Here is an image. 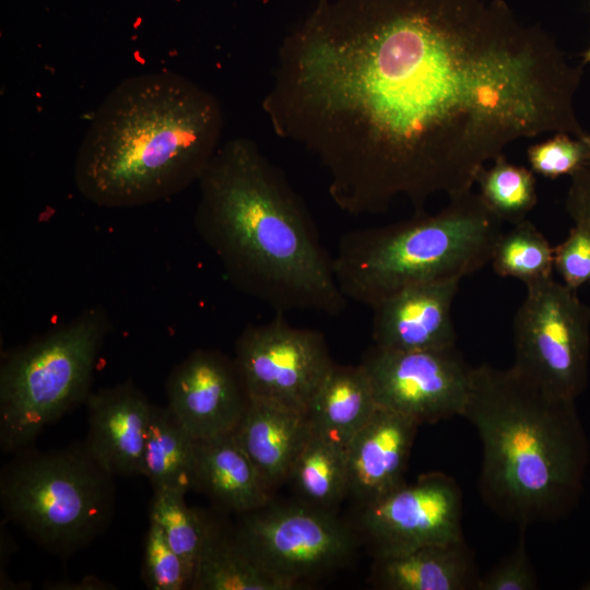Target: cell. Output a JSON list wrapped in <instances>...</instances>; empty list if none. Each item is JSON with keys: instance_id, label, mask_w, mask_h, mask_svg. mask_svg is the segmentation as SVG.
Listing matches in <instances>:
<instances>
[{"instance_id": "obj_28", "label": "cell", "mask_w": 590, "mask_h": 590, "mask_svg": "<svg viewBox=\"0 0 590 590\" xmlns=\"http://www.w3.org/2000/svg\"><path fill=\"white\" fill-rule=\"evenodd\" d=\"M142 571L143 580L153 590H182L191 586L185 563L152 519L145 538Z\"/></svg>"}, {"instance_id": "obj_10", "label": "cell", "mask_w": 590, "mask_h": 590, "mask_svg": "<svg viewBox=\"0 0 590 590\" xmlns=\"http://www.w3.org/2000/svg\"><path fill=\"white\" fill-rule=\"evenodd\" d=\"M234 361L249 398L306 413L334 364L323 333L292 326L285 314L248 324Z\"/></svg>"}, {"instance_id": "obj_29", "label": "cell", "mask_w": 590, "mask_h": 590, "mask_svg": "<svg viewBox=\"0 0 590 590\" xmlns=\"http://www.w3.org/2000/svg\"><path fill=\"white\" fill-rule=\"evenodd\" d=\"M554 270L562 283L577 291L590 284V231L574 224L566 238L554 247Z\"/></svg>"}, {"instance_id": "obj_2", "label": "cell", "mask_w": 590, "mask_h": 590, "mask_svg": "<svg viewBox=\"0 0 590 590\" xmlns=\"http://www.w3.org/2000/svg\"><path fill=\"white\" fill-rule=\"evenodd\" d=\"M198 185L194 227L235 288L275 314L345 310L307 205L253 140L222 143Z\"/></svg>"}, {"instance_id": "obj_12", "label": "cell", "mask_w": 590, "mask_h": 590, "mask_svg": "<svg viewBox=\"0 0 590 590\" xmlns=\"http://www.w3.org/2000/svg\"><path fill=\"white\" fill-rule=\"evenodd\" d=\"M357 531L374 557L462 541L461 489L445 473L422 474L358 508Z\"/></svg>"}, {"instance_id": "obj_14", "label": "cell", "mask_w": 590, "mask_h": 590, "mask_svg": "<svg viewBox=\"0 0 590 590\" xmlns=\"http://www.w3.org/2000/svg\"><path fill=\"white\" fill-rule=\"evenodd\" d=\"M460 279L416 284L371 307L374 345L389 351L456 346L451 308Z\"/></svg>"}, {"instance_id": "obj_17", "label": "cell", "mask_w": 590, "mask_h": 590, "mask_svg": "<svg viewBox=\"0 0 590 590\" xmlns=\"http://www.w3.org/2000/svg\"><path fill=\"white\" fill-rule=\"evenodd\" d=\"M261 476L274 489L291 469L311 434L306 413L249 398L233 432Z\"/></svg>"}, {"instance_id": "obj_21", "label": "cell", "mask_w": 590, "mask_h": 590, "mask_svg": "<svg viewBox=\"0 0 590 590\" xmlns=\"http://www.w3.org/2000/svg\"><path fill=\"white\" fill-rule=\"evenodd\" d=\"M153 492L198 489L197 440L167 406L153 405L142 461Z\"/></svg>"}, {"instance_id": "obj_23", "label": "cell", "mask_w": 590, "mask_h": 590, "mask_svg": "<svg viewBox=\"0 0 590 590\" xmlns=\"http://www.w3.org/2000/svg\"><path fill=\"white\" fill-rule=\"evenodd\" d=\"M287 481L292 482L300 502L333 511L347 498L345 448L311 429Z\"/></svg>"}, {"instance_id": "obj_13", "label": "cell", "mask_w": 590, "mask_h": 590, "mask_svg": "<svg viewBox=\"0 0 590 590\" xmlns=\"http://www.w3.org/2000/svg\"><path fill=\"white\" fill-rule=\"evenodd\" d=\"M167 408L196 439L231 434L248 404L234 358L209 349L191 352L166 381Z\"/></svg>"}, {"instance_id": "obj_8", "label": "cell", "mask_w": 590, "mask_h": 590, "mask_svg": "<svg viewBox=\"0 0 590 590\" xmlns=\"http://www.w3.org/2000/svg\"><path fill=\"white\" fill-rule=\"evenodd\" d=\"M512 333L517 373L557 397L585 390L590 353V308L553 276L526 285Z\"/></svg>"}, {"instance_id": "obj_22", "label": "cell", "mask_w": 590, "mask_h": 590, "mask_svg": "<svg viewBox=\"0 0 590 590\" xmlns=\"http://www.w3.org/2000/svg\"><path fill=\"white\" fill-rule=\"evenodd\" d=\"M190 589L293 590L295 588L262 568L241 546L235 533L227 534L211 522Z\"/></svg>"}, {"instance_id": "obj_4", "label": "cell", "mask_w": 590, "mask_h": 590, "mask_svg": "<svg viewBox=\"0 0 590 590\" xmlns=\"http://www.w3.org/2000/svg\"><path fill=\"white\" fill-rule=\"evenodd\" d=\"M483 447L479 491L484 503L521 531L567 516L589 459L576 400L552 394L512 367L472 369L462 413Z\"/></svg>"}, {"instance_id": "obj_33", "label": "cell", "mask_w": 590, "mask_h": 590, "mask_svg": "<svg viewBox=\"0 0 590 590\" xmlns=\"http://www.w3.org/2000/svg\"><path fill=\"white\" fill-rule=\"evenodd\" d=\"M583 589L590 590V579H589L588 582L585 585Z\"/></svg>"}, {"instance_id": "obj_27", "label": "cell", "mask_w": 590, "mask_h": 590, "mask_svg": "<svg viewBox=\"0 0 590 590\" xmlns=\"http://www.w3.org/2000/svg\"><path fill=\"white\" fill-rule=\"evenodd\" d=\"M531 170L545 178L571 177L590 156V134L578 138L568 133L553 137L531 145L527 151Z\"/></svg>"}, {"instance_id": "obj_16", "label": "cell", "mask_w": 590, "mask_h": 590, "mask_svg": "<svg viewBox=\"0 0 590 590\" xmlns=\"http://www.w3.org/2000/svg\"><path fill=\"white\" fill-rule=\"evenodd\" d=\"M86 446L113 474L142 475L153 403L131 379L92 392Z\"/></svg>"}, {"instance_id": "obj_3", "label": "cell", "mask_w": 590, "mask_h": 590, "mask_svg": "<svg viewBox=\"0 0 590 590\" xmlns=\"http://www.w3.org/2000/svg\"><path fill=\"white\" fill-rule=\"evenodd\" d=\"M217 97L173 72L120 82L97 108L74 161V182L103 208H133L198 182L222 144Z\"/></svg>"}, {"instance_id": "obj_32", "label": "cell", "mask_w": 590, "mask_h": 590, "mask_svg": "<svg viewBox=\"0 0 590 590\" xmlns=\"http://www.w3.org/2000/svg\"><path fill=\"white\" fill-rule=\"evenodd\" d=\"M590 63V45L586 49L582 56V64H589Z\"/></svg>"}, {"instance_id": "obj_11", "label": "cell", "mask_w": 590, "mask_h": 590, "mask_svg": "<svg viewBox=\"0 0 590 590\" xmlns=\"http://www.w3.org/2000/svg\"><path fill=\"white\" fill-rule=\"evenodd\" d=\"M361 364L378 406L418 425L462 416L473 367L465 363L456 346L389 351L373 345Z\"/></svg>"}, {"instance_id": "obj_24", "label": "cell", "mask_w": 590, "mask_h": 590, "mask_svg": "<svg viewBox=\"0 0 590 590\" xmlns=\"http://www.w3.org/2000/svg\"><path fill=\"white\" fill-rule=\"evenodd\" d=\"M489 263L499 276L514 278L529 285L552 276L554 247L526 219L502 233Z\"/></svg>"}, {"instance_id": "obj_9", "label": "cell", "mask_w": 590, "mask_h": 590, "mask_svg": "<svg viewBox=\"0 0 590 590\" xmlns=\"http://www.w3.org/2000/svg\"><path fill=\"white\" fill-rule=\"evenodd\" d=\"M234 531L249 555L295 589L346 565L362 536L334 511L303 502L266 506L241 515Z\"/></svg>"}, {"instance_id": "obj_18", "label": "cell", "mask_w": 590, "mask_h": 590, "mask_svg": "<svg viewBox=\"0 0 590 590\" xmlns=\"http://www.w3.org/2000/svg\"><path fill=\"white\" fill-rule=\"evenodd\" d=\"M374 558L370 582L382 590H467L479 578L464 540Z\"/></svg>"}, {"instance_id": "obj_1", "label": "cell", "mask_w": 590, "mask_h": 590, "mask_svg": "<svg viewBox=\"0 0 590 590\" xmlns=\"http://www.w3.org/2000/svg\"><path fill=\"white\" fill-rule=\"evenodd\" d=\"M581 68L503 0H317L282 39L263 111L329 176L334 204L422 211L471 190L511 142L582 138Z\"/></svg>"}, {"instance_id": "obj_31", "label": "cell", "mask_w": 590, "mask_h": 590, "mask_svg": "<svg viewBox=\"0 0 590 590\" xmlns=\"http://www.w3.org/2000/svg\"><path fill=\"white\" fill-rule=\"evenodd\" d=\"M566 211L574 224L590 231V156L583 166L570 177L566 196Z\"/></svg>"}, {"instance_id": "obj_7", "label": "cell", "mask_w": 590, "mask_h": 590, "mask_svg": "<svg viewBox=\"0 0 590 590\" xmlns=\"http://www.w3.org/2000/svg\"><path fill=\"white\" fill-rule=\"evenodd\" d=\"M109 329L106 311L91 307L2 356L0 447L4 453L31 448L46 426L86 402Z\"/></svg>"}, {"instance_id": "obj_6", "label": "cell", "mask_w": 590, "mask_h": 590, "mask_svg": "<svg viewBox=\"0 0 590 590\" xmlns=\"http://www.w3.org/2000/svg\"><path fill=\"white\" fill-rule=\"evenodd\" d=\"M3 467L0 500L7 518L49 552L71 554L110 523L114 476L84 442L14 453Z\"/></svg>"}, {"instance_id": "obj_25", "label": "cell", "mask_w": 590, "mask_h": 590, "mask_svg": "<svg viewBox=\"0 0 590 590\" xmlns=\"http://www.w3.org/2000/svg\"><path fill=\"white\" fill-rule=\"evenodd\" d=\"M475 184L485 205L503 223L515 225L524 221L538 201L534 173L511 163L504 154L491 167L480 169Z\"/></svg>"}, {"instance_id": "obj_30", "label": "cell", "mask_w": 590, "mask_h": 590, "mask_svg": "<svg viewBox=\"0 0 590 590\" xmlns=\"http://www.w3.org/2000/svg\"><path fill=\"white\" fill-rule=\"evenodd\" d=\"M524 531L516 548L495 567L479 577L474 590H534L538 577L528 556Z\"/></svg>"}, {"instance_id": "obj_15", "label": "cell", "mask_w": 590, "mask_h": 590, "mask_svg": "<svg viewBox=\"0 0 590 590\" xmlns=\"http://www.w3.org/2000/svg\"><path fill=\"white\" fill-rule=\"evenodd\" d=\"M418 424L378 406L346 447L347 497L357 508L381 499L404 482Z\"/></svg>"}, {"instance_id": "obj_20", "label": "cell", "mask_w": 590, "mask_h": 590, "mask_svg": "<svg viewBox=\"0 0 590 590\" xmlns=\"http://www.w3.org/2000/svg\"><path fill=\"white\" fill-rule=\"evenodd\" d=\"M378 405L365 368L333 364L306 412L311 429L345 448Z\"/></svg>"}, {"instance_id": "obj_26", "label": "cell", "mask_w": 590, "mask_h": 590, "mask_svg": "<svg viewBox=\"0 0 590 590\" xmlns=\"http://www.w3.org/2000/svg\"><path fill=\"white\" fill-rule=\"evenodd\" d=\"M185 496L176 491L153 492L150 519L161 527L167 542L185 563L192 582L211 521L189 507Z\"/></svg>"}, {"instance_id": "obj_19", "label": "cell", "mask_w": 590, "mask_h": 590, "mask_svg": "<svg viewBox=\"0 0 590 590\" xmlns=\"http://www.w3.org/2000/svg\"><path fill=\"white\" fill-rule=\"evenodd\" d=\"M197 456L198 489L223 509L244 515L271 502L273 489L233 433L197 440Z\"/></svg>"}, {"instance_id": "obj_5", "label": "cell", "mask_w": 590, "mask_h": 590, "mask_svg": "<svg viewBox=\"0 0 590 590\" xmlns=\"http://www.w3.org/2000/svg\"><path fill=\"white\" fill-rule=\"evenodd\" d=\"M500 221L471 190L436 213L344 233L332 256L347 300L373 307L406 287L470 275L491 262Z\"/></svg>"}]
</instances>
